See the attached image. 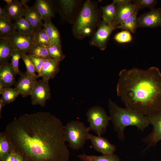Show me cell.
Listing matches in <instances>:
<instances>
[{
	"instance_id": "35",
	"label": "cell",
	"mask_w": 161,
	"mask_h": 161,
	"mask_svg": "<svg viewBox=\"0 0 161 161\" xmlns=\"http://www.w3.org/2000/svg\"><path fill=\"white\" fill-rule=\"evenodd\" d=\"M133 2L135 8L138 10L145 8H148L152 10L154 8L157 4V0H134Z\"/></svg>"
},
{
	"instance_id": "16",
	"label": "cell",
	"mask_w": 161,
	"mask_h": 161,
	"mask_svg": "<svg viewBox=\"0 0 161 161\" xmlns=\"http://www.w3.org/2000/svg\"><path fill=\"white\" fill-rule=\"evenodd\" d=\"M36 81L26 72L22 73L15 88L23 97H26L30 95Z\"/></svg>"
},
{
	"instance_id": "19",
	"label": "cell",
	"mask_w": 161,
	"mask_h": 161,
	"mask_svg": "<svg viewBox=\"0 0 161 161\" xmlns=\"http://www.w3.org/2000/svg\"><path fill=\"white\" fill-rule=\"evenodd\" d=\"M33 6L36 8L44 21L53 18L55 15L52 3L49 0H36Z\"/></svg>"
},
{
	"instance_id": "13",
	"label": "cell",
	"mask_w": 161,
	"mask_h": 161,
	"mask_svg": "<svg viewBox=\"0 0 161 161\" xmlns=\"http://www.w3.org/2000/svg\"><path fill=\"white\" fill-rule=\"evenodd\" d=\"M88 139L90 141L93 148L103 155L113 154L116 151L115 146L101 136L89 134Z\"/></svg>"
},
{
	"instance_id": "33",
	"label": "cell",
	"mask_w": 161,
	"mask_h": 161,
	"mask_svg": "<svg viewBox=\"0 0 161 161\" xmlns=\"http://www.w3.org/2000/svg\"><path fill=\"white\" fill-rule=\"evenodd\" d=\"M58 2L61 14L65 16L69 15L72 13L76 4L75 0H61L58 1Z\"/></svg>"
},
{
	"instance_id": "8",
	"label": "cell",
	"mask_w": 161,
	"mask_h": 161,
	"mask_svg": "<svg viewBox=\"0 0 161 161\" xmlns=\"http://www.w3.org/2000/svg\"><path fill=\"white\" fill-rule=\"evenodd\" d=\"M49 80L42 79L36 80L30 96L32 105L44 107L46 101L51 98Z\"/></svg>"
},
{
	"instance_id": "10",
	"label": "cell",
	"mask_w": 161,
	"mask_h": 161,
	"mask_svg": "<svg viewBox=\"0 0 161 161\" xmlns=\"http://www.w3.org/2000/svg\"><path fill=\"white\" fill-rule=\"evenodd\" d=\"M115 30L112 25H109L103 21L92 38L91 44L101 50H104L111 33Z\"/></svg>"
},
{
	"instance_id": "43",
	"label": "cell",
	"mask_w": 161,
	"mask_h": 161,
	"mask_svg": "<svg viewBox=\"0 0 161 161\" xmlns=\"http://www.w3.org/2000/svg\"><path fill=\"white\" fill-rule=\"evenodd\" d=\"M161 161V160H157V161L153 160V161Z\"/></svg>"
},
{
	"instance_id": "41",
	"label": "cell",
	"mask_w": 161,
	"mask_h": 161,
	"mask_svg": "<svg viewBox=\"0 0 161 161\" xmlns=\"http://www.w3.org/2000/svg\"><path fill=\"white\" fill-rule=\"evenodd\" d=\"M5 104L1 99H0V118L1 116V112L3 107Z\"/></svg>"
},
{
	"instance_id": "39",
	"label": "cell",
	"mask_w": 161,
	"mask_h": 161,
	"mask_svg": "<svg viewBox=\"0 0 161 161\" xmlns=\"http://www.w3.org/2000/svg\"><path fill=\"white\" fill-rule=\"evenodd\" d=\"M0 18L10 21L11 20L5 13L4 9L0 7Z\"/></svg>"
},
{
	"instance_id": "2",
	"label": "cell",
	"mask_w": 161,
	"mask_h": 161,
	"mask_svg": "<svg viewBox=\"0 0 161 161\" xmlns=\"http://www.w3.org/2000/svg\"><path fill=\"white\" fill-rule=\"evenodd\" d=\"M119 75L117 95L126 107L145 116L161 107V73L157 67L124 69Z\"/></svg>"
},
{
	"instance_id": "27",
	"label": "cell",
	"mask_w": 161,
	"mask_h": 161,
	"mask_svg": "<svg viewBox=\"0 0 161 161\" xmlns=\"http://www.w3.org/2000/svg\"><path fill=\"white\" fill-rule=\"evenodd\" d=\"M16 30L15 26L11 21L0 18V38H9V36Z\"/></svg>"
},
{
	"instance_id": "22",
	"label": "cell",
	"mask_w": 161,
	"mask_h": 161,
	"mask_svg": "<svg viewBox=\"0 0 161 161\" xmlns=\"http://www.w3.org/2000/svg\"><path fill=\"white\" fill-rule=\"evenodd\" d=\"M15 148L4 131L0 133V161H4L5 158Z\"/></svg>"
},
{
	"instance_id": "34",
	"label": "cell",
	"mask_w": 161,
	"mask_h": 161,
	"mask_svg": "<svg viewBox=\"0 0 161 161\" xmlns=\"http://www.w3.org/2000/svg\"><path fill=\"white\" fill-rule=\"evenodd\" d=\"M23 52L15 49L13 52L11 64L16 75H21L22 73L19 70L18 64L19 59L22 58Z\"/></svg>"
},
{
	"instance_id": "7",
	"label": "cell",
	"mask_w": 161,
	"mask_h": 161,
	"mask_svg": "<svg viewBox=\"0 0 161 161\" xmlns=\"http://www.w3.org/2000/svg\"><path fill=\"white\" fill-rule=\"evenodd\" d=\"M146 116L149 124L153 126V129L149 134L142 140L147 145L143 152L155 146L161 140V107Z\"/></svg>"
},
{
	"instance_id": "14",
	"label": "cell",
	"mask_w": 161,
	"mask_h": 161,
	"mask_svg": "<svg viewBox=\"0 0 161 161\" xmlns=\"http://www.w3.org/2000/svg\"><path fill=\"white\" fill-rule=\"evenodd\" d=\"M28 0H14L10 5H6L4 10L11 20H16L24 16Z\"/></svg>"
},
{
	"instance_id": "1",
	"label": "cell",
	"mask_w": 161,
	"mask_h": 161,
	"mask_svg": "<svg viewBox=\"0 0 161 161\" xmlns=\"http://www.w3.org/2000/svg\"><path fill=\"white\" fill-rule=\"evenodd\" d=\"M4 132L26 161H68L64 126L48 112L25 114L6 126Z\"/></svg>"
},
{
	"instance_id": "6",
	"label": "cell",
	"mask_w": 161,
	"mask_h": 161,
	"mask_svg": "<svg viewBox=\"0 0 161 161\" xmlns=\"http://www.w3.org/2000/svg\"><path fill=\"white\" fill-rule=\"evenodd\" d=\"M86 116L90 131L99 136L106 132L110 119L103 108L99 106H93L88 110Z\"/></svg>"
},
{
	"instance_id": "24",
	"label": "cell",
	"mask_w": 161,
	"mask_h": 161,
	"mask_svg": "<svg viewBox=\"0 0 161 161\" xmlns=\"http://www.w3.org/2000/svg\"><path fill=\"white\" fill-rule=\"evenodd\" d=\"M77 157L82 161H121L119 157L114 153L97 156L83 153L78 155Z\"/></svg>"
},
{
	"instance_id": "42",
	"label": "cell",
	"mask_w": 161,
	"mask_h": 161,
	"mask_svg": "<svg viewBox=\"0 0 161 161\" xmlns=\"http://www.w3.org/2000/svg\"><path fill=\"white\" fill-rule=\"evenodd\" d=\"M4 1H5L7 5H10L12 4L14 1V0H4Z\"/></svg>"
},
{
	"instance_id": "38",
	"label": "cell",
	"mask_w": 161,
	"mask_h": 161,
	"mask_svg": "<svg viewBox=\"0 0 161 161\" xmlns=\"http://www.w3.org/2000/svg\"><path fill=\"white\" fill-rule=\"evenodd\" d=\"M16 154V151L14 149L8 154L4 161H14Z\"/></svg>"
},
{
	"instance_id": "18",
	"label": "cell",
	"mask_w": 161,
	"mask_h": 161,
	"mask_svg": "<svg viewBox=\"0 0 161 161\" xmlns=\"http://www.w3.org/2000/svg\"><path fill=\"white\" fill-rule=\"evenodd\" d=\"M24 16L33 27L34 32L44 27L42 18L36 8L33 6L30 7L27 5Z\"/></svg>"
},
{
	"instance_id": "40",
	"label": "cell",
	"mask_w": 161,
	"mask_h": 161,
	"mask_svg": "<svg viewBox=\"0 0 161 161\" xmlns=\"http://www.w3.org/2000/svg\"><path fill=\"white\" fill-rule=\"evenodd\" d=\"M14 161H26L24 156L21 154L16 152Z\"/></svg>"
},
{
	"instance_id": "12",
	"label": "cell",
	"mask_w": 161,
	"mask_h": 161,
	"mask_svg": "<svg viewBox=\"0 0 161 161\" xmlns=\"http://www.w3.org/2000/svg\"><path fill=\"white\" fill-rule=\"evenodd\" d=\"M33 34H24L16 31L9 36V39L15 49L26 53H29L34 43Z\"/></svg>"
},
{
	"instance_id": "23",
	"label": "cell",
	"mask_w": 161,
	"mask_h": 161,
	"mask_svg": "<svg viewBox=\"0 0 161 161\" xmlns=\"http://www.w3.org/2000/svg\"><path fill=\"white\" fill-rule=\"evenodd\" d=\"M138 10L135 8L132 14L124 21L117 28L126 30L131 33H135L137 28V16Z\"/></svg>"
},
{
	"instance_id": "28",
	"label": "cell",
	"mask_w": 161,
	"mask_h": 161,
	"mask_svg": "<svg viewBox=\"0 0 161 161\" xmlns=\"http://www.w3.org/2000/svg\"><path fill=\"white\" fill-rule=\"evenodd\" d=\"M29 54L45 59L51 58L47 47L34 43L31 46Z\"/></svg>"
},
{
	"instance_id": "5",
	"label": "cell",
	"mask_w": 161,
	"mask_h": 161,
	"mask_svg": "<svg viewBox=\"0 0 161 161\" xmlns=\"http://www.w3.org/2000/svg\"><path fill=\"white\" fill-rule=\"evenodd\" d=\"M89 131L88 127H86L83 122L71 120L64 126L65 141L72 149L79 150L83 147L88 140Z\"/></svg>"
},
{
	"instance_id": "4",
	"label": "cell",
	"mask_w": 161,
	"mask_h": 161,
	"mask_svg": "<svg viewBox=\"0 0 161 161\" xmlns=\"http://www.w3.org/2000/svg\"><path fill=\"white\" fill-rule=\"evenodd\" d=\"M95 4L90 0L85 2L73 27L75 35L82 38L91 32L98 18Z\"/></svg>"
},
{
	"instance_id": "21",
	"label": "cell",
	"mask_w": 161,
	"mask_h": 161,
	"mask_svg": "<svg viewBox=\"0 0 161 161\" xmlns=\"http://www.w3.org/2000/svg\"><path fill=\"white\" fill-rule=\"evenodd\" d=\"M44 29L52 45L61 47V43L59 32L53 24L51 20L44 21Z\"/></svg>"
},
{
	"instance_id": "15",
	"label": "cell",
	"mask_w": 161,
	"mask_h": 161,
	"mask_svg": "<svg viewBox=\"0 0 161 161\" xmlns=\"http://www.w3.org/2000/svg\"><path fill=\"white\" fill-rule=\"evenodd\" d=\"M60 63L52 58L46 59L40 74L38 75V77L49 80L54 78L60 71Z\"/></svg>"
},
{
	"instance_id": "30",
	"label": "cell",
	"mask_w": 161,
	"mask_h": 161,
	"mask_svg": "<svg viewBox=\"0 0 161 161\" xmlns=\"http://www.w3.org/2000/svg\"><path fill=\"white\" fill-rule=\"evenodd\" d=\"M20 94L15 88L5 87L1 94L0 99L5 105L13 102Z\"/></svg>"
},
{
	"instance_id": "37",
	"label": "cell",
	"mask_w": 161,
	"mask_h": 161,
	"mask_svg": "<svg viewBox=\"0 0 161 161\" xmlns=\"http://www.w3.org/2000/svg\"><path fill=\"white\" fill-rule=\"evenodd\" d=\"M28 55L34 65L35 71L38 74V75H39L40 73L43 66L47 59L29 54Z\"/></svg>"
},
{
	"instance_id": "36",
	"label": "cell",
	"mask_w": 161,
	"mask_h": 161,
	"mask_svg": "<svg viewBox=\"0 0 161 161\" xmlns=\"http://www.w3.org/2000/svg\"><path fill=\"white\" fill-rule=\"evenodd\" d=\"M114 38L116 41L120 43L130 42L132 39L131 33L128 31L124 30L116 34Z\"/></svg>"
},
{
	"instance_id": "29",
	"label": "cell",
	"mask_w": 161,
	"mask_h": 161,
	"mask_svg": "<svg viewBox=\"0 0 161 161\" xmlns=\"http://www.w3.org/2000/svg\"><path fill=\"white\" fill-rule=\"evenodd\" d=\"M34 43L46 47L51 44L44 29L41 28L35 31L33 34Z\"/></svg>"
},
{
	"instance_id": "31",
	"label": "cell",
	"mask_w": 161,
	"mask_h": 161,
	"mask_svg": "<svg viewBox=\"0 0 161 161\" xmlns=\"http://www.w3.org/2000/svg\"><path fill=\"white\" fill-rule=\"evenodd\" d=\"M47 47L51 58L60 62L64 58L61 46L51 44Z\"/></svg>"
},
{
	"instance_id": "11",
	"label": "cell",
	"mask_w": 161,
	"mask_h": 161,
	"mask_svg": "<svg viewBox=\"0 0 161 161\" xmlns=\"http://www.w3.org/2000/svg\"><path fill=\"white\" fill-rule=\"evenodd\" d=\"M161 27V8H154L137 18L138 27L154 28Z\"/></svg>"
},
{
	"instance_id": "9",
	"label": "cell",
	"mask_w": 161,
	"mask_h": 161,
	"mask_svg": "<svg viewBox=\"0 0 161 161\" xmlns=\"http://www.w3.org/2000/svg\"><path fill=\"white\" fill-rule=\"evenodd\" d=\"M116 8V16L112 25L115 29L130 16L135 8L133 0H114Z\"/></svg>"
},
{
	"instance_id": "3",
	"label": "cell",
	"mask_w": 161,
	"mask_h": 161,
	"mask_svg": "<svg viewBox=\"0 0 161 161\" xmlns=\"http://www.w3.org/2000/svg\"><path fill=\"white\" fill-rule=\"evenodd\" d=\"M108 106L114 130L121 140H123L125 138L124 131L126 127L136 126L143 131L149 124L146 116L126 107H121L110 99L109 101Z\"/></svg>"
},
{
	"instance_id": "17",
	"label": "cell",
	"mask_w": 161,
	"mask_h": 161,
	"mask_svg": "<svg viewBox=\"0 0 161 161\" xmlns=\"http://www.w3.org/2000/svg\"><path fill=\"white\" fill-rule=\"evenodd\" d=\"M16 74L11 65L7 62L0 66V83L4 87H9L16 82Z\"/></svg>"
},
{
	"instance_id": "26",
	"label": "cell",
	"mask_w": 161,
	"mask_h": 161,
	"mask_svg": "<svg viewBox=\"0 0 161 161\" xmlns=\"http://www.w3.org/2000/svg\"><path fill=\"white\" fill-rule=\"evenodd\" d=\"M14 25L16 30L21 33L32 34L34 32L33 27L25 17H22L17 19Z\"/></svg>"
},
{
	"instance_id": "44",
	"label": "cell",
	"mask_w": 161,
	"mask_h": 161,
	"mask_svg": "<svg viewBox=\"0 0 161 161\" xmlns=\"http://www.w3.org/2000/svg\"></svg>"
},
{
	"instance_id": "20",
	"label": "cell",
	"mask_w": 161,
	"mask_h": 161,
	"mask_svg": "<svg viewBox=\"0 0 161 161\" xmlns=\"http://www.w3.org/2000/svg\"><path fill=\"white\" fill-rule=\"evenodd\" d=\"M15 49L9 38H0V65L8 62Z\"/></svg>"
},
{
	"instance_id": "32",
	"label": "cell",
	"mask_w": 161,
	"mask_h": 161,
	"mask_svg": "<svg viewBox=\"0 0 161 161\" xmlns=\"http://www.w3.org/2000/svg\"><path fill=\"white\" fill-rule=\"evenodd\" d=\"M21 58L26 67V72L30 76L36 80L37 79L38 77V75H37L35 73L36 71L35 67L28 55H27L26 53L23 52Z\"/></svg>"
},
{
	"instance_id": "25",
	"label": "cell",
	"mask_w": 161,
	"mask_h": 161,
	"mask_svg": "<svg viewBox=\"0 0 161 161\" xmlns=\"http://www.w3.org/2000/svg\"><path fill=\"white\" fill-rule=\"evenodd\" d=\"M103 21L111 25L114 20L116 13V5L114 1L110 4L101 7Z\"/></svg>"
}]
</instances>
